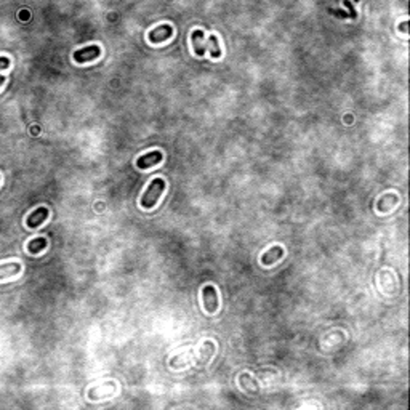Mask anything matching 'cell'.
<instances>
[{"label": "cell", "instance_id": "obj_9", "mask_svg": "<svg viewBox=\"0 0 410 410\" xmlns=\"http://www.w3.org/2000/svg\"><path fill=\"white\" fill-rule=\"evenodd\" d=\"M19 271H21L19 263H5V265H0V280L16 276Z\"/></svg>", "mask_w": 410, "mask_h": 410}, {"label": "cell", "instance_id": "obj_1", "mask_svg": "<svg viewBox=\"0 0 410 410\" xmlns=\"http://www.w3.org/2000/svg\"><path fill=\"white\" fill-rule=\"evenodd\" d=\"M165 187H167V184H165V180H162V178H155V180H152L151 184L148 186V189H146V193L141 197V207L152 208L157 204V201H159L162 193L165 191Z\"/></svg>", "mask_w": 410, "mask_h": 410}, {"label": "cell", "instance_id": "obj_12", "mask_svg": "<svg viewBox=\"0 0 410 410\" xmlns=\"http://www.w3.org/2000/svg\"><path fill=\"white\" fill-rule=\"evenodd\" d=\"M10 66V59L7 56H0V69H7Z\"/></svg>", "mask_w": 410, "mask_h": 410}, {"label": "cell", "instance_id": "obj_5", "mask_svg": "<svg viewBox=\"0 0 410 410\" xmlns=\"http://www.w3.org/2000/svg\"><path fill=\"white\" fill-rule=\"evenodd\" d=\"M164 159V155L161 151H151L148 154H144L141 155L138 161H136V167L140 168V170H148V168L157 165V164H161Z\"/></svg>", "mask_w": 410, "mask_h": 410}, {"label": "cell", "instance_id": "obj_14", "mask_svg": "<svg viewBox=\"0 0 410 410\" xmlns=\"http://www.w3.org/2000/svg\"><path fill=\"white\" fill-rule=\"evenodd\" d=\"M401 30L402 33H407V21H404V23L401 24Z\"/></svg>", "mask_w": 410, "mask_h": 410}, {"label": "cell", "instance_id": "obj_6", "mask_svg": "<svg viewBox=\"0 0 410 410\" xmlns=\"http://www.w3.org/2000/svg\"><path fill=\"white\" fill-rule=\"evenodd\" d=\"M48 215H50V212H48L47 207H39L37 210H34V212L27 216V219H26L27 228H30V229L39 228L48 218Z\"/></svg>", "mask_w": 410, "mask_h": 410}, {"label": "cell", "instance_id": "obj_2", "mask_svg": "<svg viewBox=\"0 0 410 410\" xmlns=\"http://www.w3.org/2000/svg\"><path fill=\"white\" fill-rule=\"evenodd\" d=\"M202 300L207 312L213 314L218 311V292L213 286H205L202 289Z\"/></svg>", "mask_w": 410, "mask_h": 410}, {"label": "cell", "instance_id": "obj_8", "mask_svg": "<svg viewBox=\"0 0 410 410\" xmlns=\"http://www.w3.org/2000/svg\"><path fill=\"white\" fill-rule=\"evenodd\" d=\"M282 257H283V248L280 245H274L272 248H269L268 251H265V254H263L261 263L265 266H271V265H274L276 261H279Z\"/></svg>", "mask_w": 410, "mask_h": 410}, {"label": "cell", "instance_id": "obj_3", "mask_svg": "<svg viewBox=\"0 0 410 410\" xmlns=\"http://www.w3.org/2000/svg\"><path fill=\"white\" fill-rule=\"evenodd\" d=\"M100 55H101V48L98 45H88V47H83V48L77 50L74 53V59L82 65V62H88V61L97 59Z\"/></svg>", "mask_w": 410, "mask_h": 410}, {"label": "cell", "instance_id": "obj_7", "mask_svg": "<svg viewBox=\"0 0 410 410\" xmlns=\"http://www.w3.org/2000/svg\"><path fill=\"white\" fill-rule=\"evenodd\" d=\"M191 42H193V48L196 51L197 56H204L205 55V50H207V44H205V34L204 30L197 29L191 34Z\"/></svg>", "mask_w": 410, "mask_h": 410}, {"label": "cell", "instance_id": "obj_4", "mask_svg": "<svg viewBox=\"0 0 410 410\" xmlns=\"http://www.w3.org/2000/svg\"><path fill=\"white\" fill-rule=\"evenodd\" d=\"M172 36H173V27L170 24H161L154 30H151V33L148 34V39H149L151 44H161V42H165Z\"/></svg>", "mask_w": 410, "mask_h": 410}, {"label": "cell", "instance_id": "obj_10", "mask_svg": "<svg viewBox=\"0 0 410 410\" xmlns=\"http://www.w3.org/2000/svg\"><path fill=\"white\" fill-rule=\"evenodd\" d=\"M45 248H47V239L45 237H36L33 240H29V244H27V251L30 255H37Z\"/></svg>", "mask_w": 410, "mask_h": 410}, {"label": "cell", "instance_id": "obj_11", "mask_svg": "<svg viewBox=\"0 0 410 410\" xmlns=\"http://www.w3.org/2000/svg\"><path fill=\"white\" fill-rule=\"evenodd\" d=\"M207 47L210 48V56H212V58H219V56H222V48H219L218 37L216 36H210L208 37Z\"/></svg>", "mask_w": 410, "mask_h": 410}, {"label": "cell", "instance_id": "obj_13", "mask_svg": "<svg viewBox=\"0 0 410 410\" xmlns=\"http://www.w3.org/2000/svg\"><path fill=\"white\" fill-rule=\"evenodd\" d=\"M344 5L350 8V12H351V18H354V16H356V12H354V8L351 7V4L348 2V0H344Z\"/></svg>", "mask_w": 410, "mask_h": 410}, {"label": "cell", "instance_id": "obj_15", "mask_svg": "<svg viewBox=\"0 0 410 410\" xmlns=\"http://www.w3.org/2000/svg\"><path fill=\"white\" fill-rule=\"evenodd\" d=\"M4 83H5V76H2V74H0V87H2Z\"/></svg>", "mask_w": 410, "mask_h": 410}]
</instances>
